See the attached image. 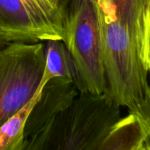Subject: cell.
<instances>
[{
  "mask_svg": "<svg viewBox=\"0 0 150 150\" xmlns=\"http://www.w3.org/2000/svg\"><path fill=\"white\" fill-rule=\"evenodd\" d=\"M109 96L135 114L148 88L141 58L148 0H96Z\"/></svg>",
  "mask_w": 150,
  "mask_h": 150,
  "instance_id": "6da1fadb",
  "label": "cell"
},
{
  "mask_svg": "<svg viewBox=\"0 0 150 150\" xmlns=\"http://www.w3.org/2000/svg\"><path fill=\"white\" fill-rule=\"evenodd\" d=\"M120 108L106 92L80 93L68 108L27 137L21 150H93L121 118Z\"/></svg>",
  "mask_w": 150,
  "mask_h": 150,
  "instance_id": "7a4b0ae2",
  "label": "cell"
},
{
  "mask_svg": "<svg viewBox=\"0 0 150 150\" xmlns=\"http://www.w3.org/2000/svg\"><path fill=\"white\" fill-rule=\"evenodd\" d=\"M79 93L107 91L100 23L96 0H69L63 39Z\"/></svg>",
  "mask_w": 150,
  "mask_h": 150,
  "instance_id": "3957f363",
  "label": "cell"
},
{
  "mask_svg": "<svg viewBox=\"0 0 150 150\" xmlns=\"http://www.w3.org/2000/svg\"><path fill=\"white\" fill-rule=\"evenodd\" d=\"M45 61L44 42H13L0 48V127L37 92Z\"/></svg>",
  "mask_w": 150,
  "mask_h": 150,
  "instance_id": "277c9868",
  "label": "cell"
},
{
  "mask_svg": "<svg viewBox=\"0 0 150 150\" xmlns=\"http://www.w3.org/2000/svg\"><path fill=\"white\" fill-rule=\"evenodd\" d=\"M74 81L54 78L40 91V96L25 124L26 138L41 130L54 117L68 108L79 95Z\"/></svg>",
  "mask_w": 150,
  "mask_h": 150,
  "instance_id": "5b68a950",
  "label": "cell"
},
{
  "mask_svg": "<svg viewBox=\"0 0 150 150\" xmlns=\"http://www.w3.org/2000/svg\"><path fill=\"white\" fill-rule=\"evenodd\" d=\"M22 0H0V43L45 42Z\"/></svg>",
  "mask_w": 150,
  "mask_h": 150,
  "instance_id": "8992f818",
  "label": "cell"
},
{
  "mask_svg": "<svg viewBox=\"0 0 150 150\" xmlns=\"http://www.w3.org/2000/svg\"><path fill=\"white\" fill-rule=\"evenodd\" d=\"M69 0H22L45 40H63Z\"/></svg>",
  "mask_w": 150,
  "mask_h": 150,
  "instance_id": "52a82bcc",
  "label": "cell"
},
{
  "mask_svg": "<svg viewBox=\"0 0 150 150\" xmlns=\"http://www.w3.org/2000/svg\"><path fill=\"white\" fill-rule=\"evenodd\" d=\"M140 120L129 113L121 117L93 150H133L146 139Z\"/></svg>",
  "mask_w": 150,
  "mask_h": 150,
  "instance_id": "ba28073f",
  "label": "cell"
},
{
  "mask_svg": "<svg viewBox=\"0 0 150 150\" xmlns=\"http://www.w3.org/2000/svg\"><path fill=\"white\" fill-rule=\"evenodd\" d=\"M43 42L45 61L37 93L42 90L49 81L54 78H64L75 81L74 70L64 41L48 40Z\"/></svg>",
  "mask_w": 150,
  "mask_h": 150,
  "instance_id": "9c48e42d",
  "label": "cell"
},
{
  "mask_svg": "<svg viewBox=\"0 0 150 150\" xmlns=\"http://www.w3.org/2000/svg\"><path fill=\"white\" fill-rule=\"evenodd\" d=\"M39 96L40 92H36L24 108L0 127V150H21L26 140V120Z\"/></svg>",
  "mask_w": 150,
  "mask_h": 150,
  "instance_id": "30bf717a",
  "label": "cell"
},
{
  "mask_svg": "<svg viewBox=\"0 0 150 150\" xmlns=\"http://www.w3.org/2000/svg\"><path fill=\"white\" fill-rule=\"evenodd\" d=\"M141 58L146 70L147 71V72H150V1L149 0L144 13Z\"/></svg>",
  "mask_w": 150,
  "mask_h": 150,
  "instance_id": "8fae6325",
  "label": "cell"
},
{
  "mask_svg": "<svg viewBox=\"0 0 150 150\" xmlns=\"http://www.w3.org/2000/svg\"><path fill=\"white\" fill-rule=\"evenodd\" d=\"M132 115L136 116L140 120L142 125L144 126L146 132L147 134L146 137L150 139V83L149 82L143 102L138 108L135 114Z\"/></svg>",
  "mask_w": 150,
  "mask_h": 150,
  "instance_id": "7c38bea8",
  "label": "cell"
},
{
  "mask_svg": "<svg viewBox=\"0 0 150 150\" xmlns=\"http://www.w3.org/2000/svg\"><path fill=\"white\" fill-rule=\"evenodd\" d=\"M140 150H150V139L146 137L140 146Z\"/></svg>",
  "mask_w": 150,
  "mask_h": 150,
  "instance_id": "4fadbf2b",
  "label": "cell"
},
{
  "mask_svg": "<svg viewBox=\"0 0 150 150\" xmlns=\"http://www.w3.org/2000/svg\"><path fill=\"white\" fill-rule=\"evenodd\" d=\"M143 142H144V141H143ZM140 146H141V144H140L137 148H135V149H133V150H140Z\"/></svg>",
  "mask_w": 150,
  "mask_h": 150,
  "instance_id": "5bb4252c",
  "label": "cell"
},
{
  "mask_svg": "<svg viewBox=\"0 0 150 150\" xmlns=\"http://www.w3.org/2000/svg\"><path fill=\"white\" fill-rule=\"evenodd\" d=\"M0 48H2V45H1V43H0Z\"/></svg>",
  "mask_w": 150,
  "mask_h": 150,
  "instance_id": "9a60e30c",
  "label": "cell"
},
{
  "mask_svg": "<svg viewBox=\"0 0 150 150\" xmlns=\"http://www.w3.org/2000/svg\"><path fill=\"white\" fill-rule=\"evenodd\" d=\"M149 1H150V0H149Z\"/></svg>",
  "mask_w": 150,
  "mask_h": 150,
  "instance_id": "2e32d148",
  "label": "cell"
}]
</instances>
